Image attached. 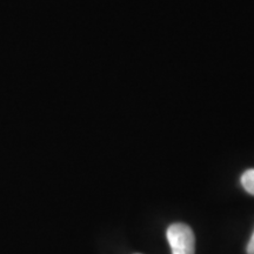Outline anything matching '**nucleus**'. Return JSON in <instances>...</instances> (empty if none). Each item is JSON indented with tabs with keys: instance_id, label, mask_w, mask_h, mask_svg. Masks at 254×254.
<instances>
[{
	"instance_id": "obj_1",
	"label": "nucleus",
	"mask_w": 254,
	"mask_h": 254,
	"mask_svg": "<svg viewBox=\"0 0 254 254\" xmlns=\"http://www.w3.org/2000/svg\"><path fill=\"white\" fill-rule=\"evenodd\" d=\"M167 240L170 243L172 254H194L195 238L192 228L186 224L171 225L167 228Z\"/></svg>"
},
{
	"instance_id": "obj_2",
	"label": "nucleus",
	"mask_w": 254,
	"mask_h": 254,
	"mask_svg": "<svg viewBox=\"0 0 254 254\" xmlns=\"http://www.w3.org/2000/svg\"><path fill=\"white\" fill-rule=\"evenodd\" d=\"M241 185L247 193L254 195V168L247 170L245 173L241 176Z\"/></svg>"
},
{
	"instance_id": "obj_3",
	"label": "nucleus",
	"mask_w": 254,
	"mask_h": 254,
	"mask_svg": "<svg viewBox=\"0 0 254 254\" xmlns=\"http://www.w3.org/2000/svg\"><path fill=\"white\" fill-rule=\"evenodd\" d=\"M247 254H254V232L249 241V245H247Z\"/></svg>"
}]
</instances>
